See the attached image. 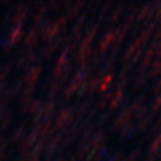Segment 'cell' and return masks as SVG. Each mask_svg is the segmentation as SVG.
Listing matches in <instances>:
<instances>
[{
  "instance_id": "obj_1",
  "label": "cell",
  "mask_w": 161,
  "mask_h": 161,
  "mask_svg": "<svg viewBox=\"0 0 161 161\" xmlns=\"http://www.w3.org/2000/svg\"><path fill=\"white\" fill-rule=\"evenodd\" d=\"M73 121V117H72V110L70 107L63 110L60 112V117H57L56 122H55V129H60L63 127L70 125V123Z\"/></svg>"
},
{
  "instance_id": "obj_2",
  "label": "cell",
  "mask_w": 161,
  "mask_h": 161,
  "mask_svg": "<svg viewBox=\"0 0 161 161\" xmlns=\"http://www.w3.org/2000/svg\"><path fill=\"white\" fill-rule=\"evenodd\" d=\"M84 78H85V74H84L83 72H80L78 74H76L75 77H74L73 80H72V84H70V85L66 88V91H65V93H64V95H65L66 97H68L70 94H73L75 91H77L78 88L80 87V85L83 84Z\"/></svg>"
},
{
  "instance_id": "obj_3",
  "label": "cell",
  "mask_w": 161,
  "mask_h": 161,
  "mask_svg": "<svg viewBox=\"0 0 161 161\" xmlns=\"http://www.w3.org/2000/svg\"><path fill=\"white\" fill-rule=\"evenodd\" d=\"M40 72H42V67L40 66H37V67L31 68L28 72V74L26 75V78H25V82L27 83V85H35L36 80H38L39 75H40Z\"/></svg>"
},
{
  "instance_id": "obj_4",
  "label": "cell",
  "mask_w": 161,
  "mask_h": 161,
  "mask_svg": "<svg viewBox=\"0 0 161 161\" xmlns=\"http://www.w3.org/2000/svg\"><path fill=\"white\" fill-rule=\"evenodd\" d=\"M23 37V29H21L20 25H18V26L13 30L10 37H9V45H10V46L16 45L17 43L20 42Z\"/></svg>"
},
{
  "instance_id": "obj_5",
  "label": "cell",
  "mask_w": 161,
  "mask_h": 161,
  "mask_svg": "<svg viewBox=\"0 0 161 161\" xmlns=\"http://www.w3.org/2000/svg\"><path fill=\"white\" fill-rule=\"evenodd\" d=\"M114 38H115V34H113V33H110V34H107L106 36L104 37V39L101 42V45H100V52H101V54L105 53L109 45L114 40Z\"/></svg>"
},
{
  "instance_id": "obj_6",
  "label": "cell",
  "mask_w": 161,
  "mask_h": 161,
  "mask_svg": "<svg viewBox=\"0 0 161 161\" xmlns=\"http://www.w3.org/2000/svg\"><path fill=\"white\" fill-rule=\"evenodd\" d=\"M26 17H27L26 9H25V7H23V5H19V9L17 10V13H16L13 20H15L17 23H23L25 19H26Z\"/></svg>"
},
{
  "instance_id": "obj_7",
  "label": "cell",
  "mask_w": 161,
  "mask_h": 161,
  "mask_svg": "<svg viewBox=\"0 0 161 161\" xmlns=\"http://www.w3.org/2000/svg\"><path fill=\"white\" fill-rule=\"evenodd\" d=\"M37 43V33L35 29H31L30 33L28 34V36L25 39V45L26 46H34Z\"/></svg>"
},
{
  "instance_id": "obj_8",
  "label": "cell",
  "mask_w": 161,
  "mask_h": 161,
  "mask_svg": "<svg viewBox=\"0 0 161 161\" xmlns=\"http://www.w3.org/2000/svg\"><path fill=\"white\" fill-rule=\"evenodd\" d=\"M56 47H57V43H50V44L43 50V58L49 57L50 55L53 54V52L56 49Z\"/></svg>"
},
{
  "instance_id": "obj_9",
  "label": "cell",
  "mask_w": 161,
  "mask_h": 161,
  "mask_svg": "<svg viewBox=\"0 0 161 161\" xmlns=\"http://www.w3.org/2000/svg\"><path fill=\"white\" fill-rule=\"evenodd\" d=\"M40 106H42V101H39V100L31 101L30 103H29L27 111L30 112V113H36L37 111H39V110H40Z\"/></svg>"
},
{
  "instance_id": "obj_10",
  "label": "cell",
  "mask_w": 161,
  "mask_h": 161,
  "mask_svg": "<svg viewBox=\"0 0 161 161\" xmlns=\"http://www.w3.org/2000/svg\"><path fill=\"white\" fill-rule=\"evenodd\" d=\"M122 96H123V91L121 88H119L117 91V95H115L114 100H113L111 103V109H115V106L119 105V103L121 102V100H122Z\"/></svg>"
},
{
  "instance_id": "obj_11",
  "label": "cell",
  "mask_w": 161,
  "mask_h": 161,
  "mask_svg": "<svg viewBox=\"0 0 161 161\" xmlns=\"http://www.w3.org/2000/svg\"><path fill=\"white\" fill-rule=\"evenodd\" d=\"M23 134H25V129H23V127H19L18 129L13 132V140L15 141V142L21 140V139H23Z\"/></svg>"
},
{
  "instance_id": "obj_12",
  "label": "cell",
  "mask_w": 161,
  "mask_h": 161,
  "mask_svg": "<svg viewBox=\"0 0 161 161\" xmlns=\"http://www.w3.org/2000/svg\"><path fill=\"white\" fill-rule=\"evenodd\" d=\"M103 140H104V134H103V132L101 131L100 133H97V135H96L95 138H94V140H93V144H94V147H95L94 149L99 148L100 144L103 142Z\"/></svg>"
},
{
  "instance_id": "obj_13",
  "label": "cell",
  "mask_w": 161,
  "mask_h": 161,
  "mask_svg": "<svg viewBox=\"0 0 161 161\" xmlns=\"http://www.w3.org/2000/svg\"><path fill=\"white\" fill-rule=\"evenodd\" d=\"M112 78H113V76L112 75H107V76L104 77L103 82H102V84H101V91H105V90H107L109 85L111 84Z\"/></svg>"
},
{
  "instance_id": "obj_14",
  "label": "cell",
  "mask_w": 161,
  "mask_h": 161,
  "mask_svg": "<svg viewBox=\"0 0 161 161\" xmlns=\"http://www.w3.org/2000/svg\"><path fill=\"white\" fill-rule=\"evenodd\" d=\"M161 72V62H156L152 65V70H151V76L158 75Z\"/></svg>"
},
{
  "instance_id": "obj_15",
  "label": "cell",
  "mask_w": 161,
  "mask_h": 161,
  "mask_svg": "<svg viewBox=\"0 0 161 161\" xmlns=\"http://www.w3.org/2000/svg\"><path fill=\"white\" fill-rule=\"evenodd\" d=\"M83 6V3H77L75 5V7L72 9V11L70 13V19H72V17H75L76 15L78 13V11H80V8Z\"/></svg>"
},
{
  "instance_id": "obj_16",
  "label": "cell",
  "mask_w": 161,
  "mask_h": 161,
  "mask_svg": "<svg viewBox=\"0 0 161 161\" xmlns=\"http://www.w3.org/2000/svg\"><path fill=\"white\" fill-rule=\"evenodd\" d=\"M135 48H137V43H135V44H133L132 46H130L129 48H127V50L125 52V55H124V58H125V60H129V58L131 57V55L134 54Z\"/></svg>"
},
{
  "instance_id": "obj_17",
  "label": "cell",
  "mask_w": 161,
  "mask_h": 161,
  "mask_svg": "<svg viewBox=\"0 0 161 161\" xmlns=\"http://www.w3.org/2000/svg\"><path fill=\"white\" fill-rule=\"evenodd\" d=\"M110 97H111V94H110V93L107 94V95L104 96L103 99H102L101 101L99 102V106L100 107H104V106H105V105H106V103H107V101L110 100Z\"/></svg>"
},
{
  "instance_id": "obj_18",
  "label": "cell",
  "mask_w": 161,
  "mask_h": 161,
  "mask_svg": "<svg viewBox=\"0 0 161 161\" xmlns=\"http://www.w3.org/2000/svg\"><path fill=\"white\" fill-rule=\"evenodd\" d=\"M160 143H161V134L159 135L158 138L156 139V141L153 142V144H152V150L156 151L157 149L159 148V146H160Z\"/></svg>"
},
{
  "instance_id": "obj_19",
  "label": "cell",
  "mask_w": 161,
  "mask_h": 161,
  "mask_svg": "<svg viewBox=\"0 0 161 161\" xmlns=\"http://www.w3.org/2000/svg\"><path fill=\"white\" fill-rule=\"evenodd\" d=\"M160 105H161V96H159L158 99H157L156 103H154V105H153V113H156V112L158 111V109L160 107Z\"/></svg>"
},
{
  "instance_id": "obj_20",
  "label": "cell",
  "mask_w": 161,
  "mask_h": 161,
  "mask_svg": "<svg viewBox=\"0 0 161 161\" xmlns=\"http://www.w3.org/2000/svg\"><path fill=\"white\" fill-rule=\"evenodd\" d=\"M139 156V150H135L132 152V154H131L130 157H129V161H133V159H135L137 157Z\"/></svg>"
},
{
  "instance_id": "obj_21",
  "label": "cell",
  "mask_w": 161,
  "mask_h": 161,
  "mask_svg": "<svg viewBox=\"0 0 161 161\" xmlns=\"http://www.w3.org/2000/svg\"><path fill=\"white\" fill-rule=\"evenodd\" d=\"M6 146H7V143H6V140H3V139H0V152L3 150V149L6 148Z\"/></svg>"
},
{
  "instance_id": "obj_22",
  "label": "cell",
  "mask_w": 161,
  "mask_h": 161,
  "mask_svg": "<svg viewBox=\"0 0 161 161\" xmlns=\"http://www.w3.org/2000/svg\"><path fill=\"white\" fill-rule=\"evenodd\" d=\"M120 13H121V8H119V9H117V13H115L114 15H113V17H112V20H113V21L117 20V17H119V15H120Z\"/></svg>"
},
{
  "instance_id": "obj_23",
  "label": "cell",
  "mask_w": 161,
  "mask_h": 161,
  "mask_svg": "<svg viewBox=\"0 0 161 161\" xmlns=\"http://www.w3.org/2000/svg\"><path fill=\"white\" fill-rule=\"evenodd\" d=\"M5 157H6L5 152H3V151H1V152H0V161H3V159H5Z\"/></svg>"
},
{
  "instance_id": "obj_24",
  "label": "cell",
  "mask_w": 161,
  "mask_h": 161,
  "mask_svg": "<svg viewBox=\"0 0 161 161\" xmlns=\"http://www.w3.org/2000/svg\"><path fill=\"white\" fill-rule=\"evenodd\" d=\"M73 161H75V160H73Z\"/></svg>"
}]
</instances>
